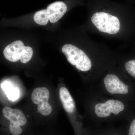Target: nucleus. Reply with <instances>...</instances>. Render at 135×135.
<instances>
[{
  "mask_svg": "<svg viewBox=\"0 0 135 135\" xmlns=\"http://www.w3.org/2000/svg\"><path fill=\"white\" fill-rule=\"evenodd\" d=\"M68 62L80 71L90 74L92 77L101 76L105 71L109 50L105 45L90 40L86 50L71 44L62 49Z\"/></svg>",
  "mask_w": 135,
  "mask_h": 135,
  "instance_id": "obj_1",
  "label": "nucleus"
},
{
  "mask_svg": "<svg viewBox=\"0 0 135 135\" xmlns=\"http://www.w3.org/2000/svg\"><path fill=\"white\" fill-rule=\"evenodd\" d=\"M113 66L101 76L104 90L113 96L123 98L124 101L135 102V83L119 66Z\"/></svg>",
  "mask_w": 135,
  "mask_h": 135,
  "instance_id": "obj_2",
  "label": "nucleus"
},
{
  "mask_svg": "<svg viewBox=\"0 0 135 135\" xmlns=\"http://www.w3.org/2000/svg\"><path fill=\"white\" fill-rule=\"evenodd\" d=\"M134 106L133 102L110 98L94 102L92 109L94 118L101 122L116 119L122 114L131 118L134 114Z\"/></svg>",
  "mask_w": 135,
  "mask_h": 135,
  "instance_id": "obj_3",
  "label": "nucleus"
},
{
  "mask_svg": "<svg viewBox=\"0 0 135 135\" xmlns=\"http://www.w3.org/2000/svg\"><path fill=\"white\" fill-rule=\"evenodd\" d=\"M33 50L31 47L25 46L20 40L16 41L7 46L3 51V55L7 60L16 62L20 60L21 62L26 64L31 59Z\"/></svg>",
  "mask_w": 135,
  "mask_h": 135,
  "instance_id": "obj_4",
  "label": "nucleus"
},
{
  "mask_svg": "<svg viewBox=\"0 0 135 135\" xmlns=\"http://www.w3.org/2000/svg\"><path fill=\"white\" fill-rule=\"evenodd\" d=\"M2 114L5 118L9 121L8 129L10 135H22L23 133V127L27 123L26 117L22 111L5 107L3 109Z\"/></svg>",
  "mask_w": 135,
  "mask_h": 135,
  "instance_id": "obj_5",
  "label": "nucleus"
},
{
  "mask_svg": "<svg viewBox=\"0 0 135 135\" xmlns=\"http://www.w3.org/2000/svg\"><path fill=\"white\" fill-rule=\"evenodd\" d=\"M49 96V91L46 87L36 88L32 93V101L38 105V110L43 116H48L52 112V107L48 103Z\"/></svg>",
  "mask_w": 135,
  "mask_h": 135,
  "instance_id": "obj_6",
  "label": "nucleus"
},
{
  "mask_svg": "<svg viewBox=\"0 0 135 135\" xmlns=\"http://www.w3.org/2000/svg\"><path fill=\"white\" fill-rule=\"evenodd\" d=\"M118 64L126 74L135 83V50L120 55Z\"/></svg>",
  "mask_w": 135,
  "mask_h": 135,
  "instance_id": "obj_7",
  "label": "nucleus"
},
{
  "mask_svg": "<svg viewBox=\"0 0 135 135\" xmlns=\"http://www.w3.org/2000/svg\"><path fill=\"white\" fill-rule=\"evenodd\" d=\"M46 9L49 21L52 23H55L65 14L67 10V7L65 3L57 1L49 5Z\"/></svg>",
  "mask_w": 135,
  "mask_h": 135,
  "instance_id": "obj_8",
  "label": "nucleus"
},
{
  "mask_svg": "<svg viewBox=\"0 0 135 135\" xmlns=\"http://www.w3.org/2000/svg\"><path fill=\"white\" fill-rule=\"evenodd\" d=\"M59 97L63 107L69 114L74 113L75 110V102L69 90L65 87H62L59 90Z\"/></svg>",
  "mask_w": 135,
  "mask_h": 135,
  "instance_id": "obj_9",
  "label": "nucleus"
},
{
  "mask_svg": "<svg viewBox=\"0 0 135 135\" xmlns=\"http://www.w3.org/2000/svg\"><path fill=\"white\" fill-rule=\"evenodd\" d=\"M33 19L36 23L41 25H46L49 20L47 9H42L36 12L34 15Z\"/></svg>",
  "mask_w": 135,
  "mask_h": 135,
  "instance_id": "obj_10",
  "label": "nucleus"
},
{
  "mask_svg": "<svg viewBox=\"0 0 135 135\" xmlns=\"http://www.w3.org/2000/svg\"><path fill=\"white\" fill-rule=\"evenodd\" d=\"M88 135H123V133L114 129L100 130L96 132L89 133Z\"/></svg>",
  "mask_w": 135,
  "mask_h": 135,
  "instance_id": "obj_11",
  "label": "nucleus"
},
{
  "mask_svg": "<svg viewBox=\"0 0 135 135\" xmlns=\"http://www.w3.org/2000/svg\"><path fill=\"white\" fill-rule=\"evenodd\" d=\"M127 135H135V113L131 118L127 131Z\"/></svg>",
  "mask_w": 135,
  "mask_h": 135,
  "instance_id": "obj_12",
  "label": "nucleus"
}]
</instances>
